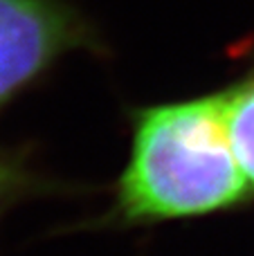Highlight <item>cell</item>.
<instances>
[{
  "mask_svg": "<svg viewBox=\"0 0 254 256\" xmlns=\"http://www.w3.org/2000/svg\"><path fill=\"white\" fill-rule=\"evenodd\" d=\"M22 182H25V178L18 171V166L14 162H9V160L0 153V214L20 194Z\"/></svg>",
  "mask_w": 254,
  "mask_h": 256,
  "instance_id": "cell-4",
  "label": "cell"
},
{
  "mask_svg": "<svg viewBox=\"0 0 254 256\" xmlns=\"http://www.w3.org/2000/svg\"><path fill=\"white\" fill-rule=\"evenodd\" d=\"M250 196L230 137L225 92L140 112L117 182V214L126 222L198 218Z\"/></svg>",
  "mask_w": 254,
  "mask_h": 256,
  "instance_id": "cell-1",
  "label": "cell"
},
{
  "mask_svg": "<svg viewBox=\"0 0 254 256\" xmlns=\"http://www.w3.org/2000/svg\"><path fill=\"white\" fill-rule=\"evenodd\" d=\"M225 108L234 153L254 194V76L225 90Z\"/></svg>",
  "mask_w": 254,
  "mask_h": 256,
  "instance_id": "cell-3",
  "label": "cell"
},
{
  "mask_svg": "<svg viewBox=\"0 0 254 256\" xmlns=\"http://www.w3.org/2000/svg\"><path fill=\"white\" fill-rule=\"evenodd\" d=\"M72 43L54 0H0V106L32 84Z\"/></svg>",
  "mask_w": 254,
  "mask_h": 256,
  "instance_id": "cell-2",
  "label": "cell"
}]
</instances>
